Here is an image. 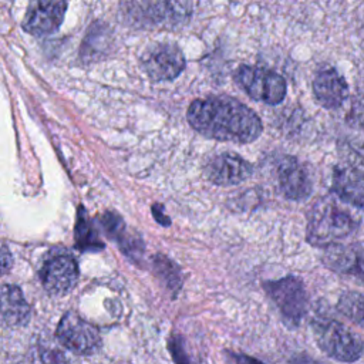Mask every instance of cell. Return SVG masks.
<instances>
[{"label":"cell","mask_w":364,"mask_h":364,"mask_svg":"<svg viewBox=\"0 0 364 364\" xmlns=\"http://www.w3.org/2000/svg\"><path fill=\"white\" fill-rule=\"evenodd\" d=\"M186 118L196 132L216 141L249 144L256 141L263 131L259 115L239 100L228 95L193 100Z\"/></svg>","instance_id":"6da1fadb"},{"label":"cell","mask_w":364,"mask_h":364,"mask_svg":"<svg viewBox=\"0 0 364 364\" xmlns=\"http://www.w3.org/2000/svg\"><path fill=\"white\" fill-rule=\"evenodd\" d=\"M358 223L351 215L336 202L321 198L317 199L307 213L306 239L310 245L327 247L334 242L350 236Z\"/></svg>","instance_id":"7a4b0ae2"},{"label":"cell","mask_w":364,"mask_h":364,"mask_svg":"<svg viewBox=\"0 0 364 364\" xmlns=\"http://www.w3.org/2000/svg\"><path fill=\"white\" fill-rule=\"evenodd\" d=\"M313 334L318 347L338 361L353 363L363 354V341L340 321L317 318L313 323Z\"/></svg>","instance_id":"3957f363"},{"label":"cell","mask_w":364,"mask_h":364,"mask_svg":"<svg viewBox=\"0 0 364 364\" xmlns=\"http://www.w3.org/2000/svg\"><path fill=\"white\" fill-rule=\"evenodd\" d=\"M235 80L250 98L270 105L282 102L287 92L286 80L269 68L239 65L235 71Z\"/></svg>","instance_id":"277c9868"},{"label":"cell","mask_w":364,"mask_h":364,"mask_svg":"<svg viewBox=\"0 0 364 364\" xmlns=\"http://www.w3.org/2000/svg\"><path fill=\"white\" fill-rule=\"evenodd\" d=\"M55 337L58 343L77 355H92L101 347V334L97 326L84 320L75 311H65L60 318Z\"/></svg>","instance_id":"5b68a950"},{"label":"cell","mask_w":364,"mask_h":364,"mask_svg":"<svg viewBox=\"0 0 364 364\" xmlns=\"http://www.w3.org/2000/svg\"><path fill=\"white\" fill-rule=\"evenodd\" d=\"M263 287L279 307L283 318L289 324L297 326L307 310V294L303 282L296 276H286L266 282Z\"/></svg>","instance_id":"8992f818"},{"label":"cell","mask_w":364,"mask_h":364,"mask_svg":"<svg viewBox=\"0 0 364 364\" xmlns=\"http://www.w3.org/2000/svg\"><path fill=\"white\" fill-rule=\"evenodd\" d=\"M141 64L151 80L171 81L183 71L186 60L176 44L155 43L144 51Z\"/></svg>","instance_id":"52a82bcc"},{"label":"cell","mask_w":364,"mask_h":364,"mask_svg":"<svg viewBox=\"0 0 364 364\" xmlns=\"http://www.w3.org/2000/svg\"><path fill=\"white\" fill-rule=\"evenodd\" d=\"M127 14L141 27H175L186 21L191 9L188 3H129Z\"/></svg>","instance_id":"ba28073f"},{"label":"cell","mask_w":364,"mask_h":364,"mask_svg":"<svg viewBox=\"0 0 364 364\" xmlns=\"http://www.w3.org/2000/svg\"><path fill=\"white\" fill-rule=\"evenodd\" d=\"M80 276L75 259L64 252L50 255L40 270V279L44 289L55 296L68 293Z\"/></svg>","instance_id":"9c48e42d"},{"label":"cell","mask_w":364,"mask_h":364,"mask_svg":"<svg viewBox=\"0 0 364 364\" xmlns=\"http://www.w3.org/2000/svg\"><path fill=\"white\" fill-rule=\"evenodd\" d=\"M321 262L327 269L364 284V240L333 243L324 249Z\"/></svg>","instance_id":"30bf717a"},{"label":"cell","mask_w":364,"mask_h":364,"mask_svg":"<svg viewBox=\"0 0 364 364\" xmlns=\"http://www.w3.org/2000/svg\"><path fill=\"white\" fill-rule=\"evenodd\" d=\"M205 176L215 185H237L249 179L253 166L249 161L233 152H223L212 156L203 166Z\"/></svg>","instance_id":"8fae6325"},{"label":"cell","mask_w":364,"mask_h":364,"mask_svg":"<svg viewBox=\"0 0 364 364\" xmlns=\"http://www.w3.org/2000/svg\"><path fill=\"white\" fill-rule=\"evenodd\" d=\"M280 192L291 200H304L313 191V182L303 166L294 156H283L276 169Z\"/></svg>","instance_id":"7c38bea8"},{"label":"cell","mask_w":364,"mask_h":364,"mask_svg":"<svg viewBox=\"0 0 364 364\" xmlns=\"http://www.w3.org/2000/svg\"><path fill=\"white\" fill-rule=\"evenodd\" d=\"M65 9V1H33L24 16L23 28L36 36L51 34L60 27Z\"/></svg>","instance_id":"4fadbf2b"},{"label":"cell","mask_w":364,"mask_h":364,"mask_svg":"<svg viewBox=\"0 0 364 364\" xmlns=\"http://www.w3.org/2000/svg\"><path fill=\"white\" fill-rule=\"evenodd\" d=\"M313 94L316 100L328 109L338 108L348 95V84L333 67H321L313 78Z\"/></svg>","instance_id":"5bb4252c"},{"label":"cell","mask_w":364,"mask_h":364,"mask_svg":"<svg viewBox=\"0 0 364 364\" xmlns=\"http://www.w3.org/2000/svg\"><path fill=\"white\" fill-rule=\"evenodd\" d=\"M331 191L348 205L364 210V173L351 166H336Z\"/></svg>","instance_id":"9a60e30c"},{"label":"cell","mask_w":364,"mask_h":364,"mask_svg":"<svg viewBox=\"0 0 364 364\" xmlns=\"http://www.w3.org/2000/svg\"><path fill=\"white\" fill-rule=\"evenodd\" d=\"M31 310L20 287L6 284L0 289V321L9 327L26 326Z\"/></svg>","instance_id":"2e32d148"},{"label":"cell","mask_w":364,"mask_h":364,"mask_svg":"<svg viewBox=\"0 0 364 364\" xmlns=\"http://www.w3.org/2000/svg\"><path fill=\"white\" fill-rule=\"evenodd\" d=\"M102 222L107 233L115 240H118L122 252L127 253L129 257L138 260L139 256L144 253V243L138 236L129 235L127 232V226L121 216L112 212H107L102 218Z\"/></svg>","instance_id":"e0dca14e"},{"label":"cell","mask_w":364,"mask_h":364,"mask_svg":"<svg viewBox=\"0 0 364 364\" xmlns=\"http://www.w3.org/2000/svg\"><path fill=\"white\" fill-rule=\"evenodd\" d=\"M75 245L80 250L97 252L104 249V243L100 240L97 230L92 223L87 218V212L84 208L78 209L77 223H75Z\"/></svg>","instance_id":"ac0fdd59"},{"label":"cell","mask_w":364,"mask_h":364,"mask_svg":"<svg viewBox=\"0 0 364 364\" xmlns=\"http://www.w3.org/2000/svg\"><path fill=\"white\" fill-rule=\"evenodd\" d=\"M154 269L159 279L166 284V287L175 294L182 286V274L178 264H175L171 259L162 255H156L154 259Z\"/></svg>","instance_id":"d6986e66"},{"label":"cell","mask_w":364,"mask_h":364,"mask_svg":"<svg viewBox=\"0 0 364 364\" xmlns=\"http://www.w3.org/2000/svg\"><path fill=\"white\" fill-rule=\"evenodd\" d=\"M337 309L347 318L364 328V294L357 291L344 293L338 300Z\"/></svg>","instance_id":"ffe728a7"},{"label":"cell","mask_w":364,"mask_h":364,"mask_svg":"<svg viewBox=\"0 0 364 364\" xmlns=\"http://www.w3.org/2000/svg\"><path fill=\"white\" fill-rule=\"evenodd\" d=\"M38 357L41 364H70L68 357L64 354L60 346H55L50 341L40 343Z\"/></svg>","instance_id":"44dd1931"},{"label":"cell","mask_w":364,"mask_h":364,"mask_svg":"<svg viewBox=\"0 0 364 364\" xmlns=\"http://www.w3.org/2000/svg\"><path fill=\"white\" fill-rule=\"evenodd\" d=\"M11 263H13L11 253L9 252L7 246L0 242V276L6 274L10 270Z\"/></svg>","instance_id":"7402d4cb"},{"label":"cell","mask_w":364,"mask_h":364,"mask_svg":"<svg viewBox=\"0 0 364 364\" xmlns=\"http://www.w3.org/2000/svg\"><path fill=\"white\" fill-rule=\"evenodd\" d=\"M228 363L229 364H264L259 361L257 358L245 355V354H236V353H229L228 354Z\"/></svg>","instance_id":"603a6c76"},{"label":"cell","mask_w":364,"mask_h":364,"mask_svg":"<svg viewBox=\"0 0 364 364\" xmlns=\"http://www.w3.org/2000/svg\"><path fill=\"white\" fill-rule=\"evenodd\" d=\"M152 213H154V216H155V219H156L158 223H161V225H164V226H169V225H171L169 218H166V215L162 212V206H161L159 203H155V205L152 206Z\"/></svg>","instance_id":"cb8c5ba5"},{"label":"cell","mask_w":364,"mask_h":364,"mask_svg":"<svg viewBox=\"0 0 364 364\" xmlns=\"http://www.w3.org/2000/svg\"><path fill=\"white\" fill-rule=\"evenodd\" d=\"M291 364H321V363H318V361H316V360H313V358H310V357L301 354V355L293 357Z\"/></svg>","instance_id":"d4e9b609"}]
</instances>
